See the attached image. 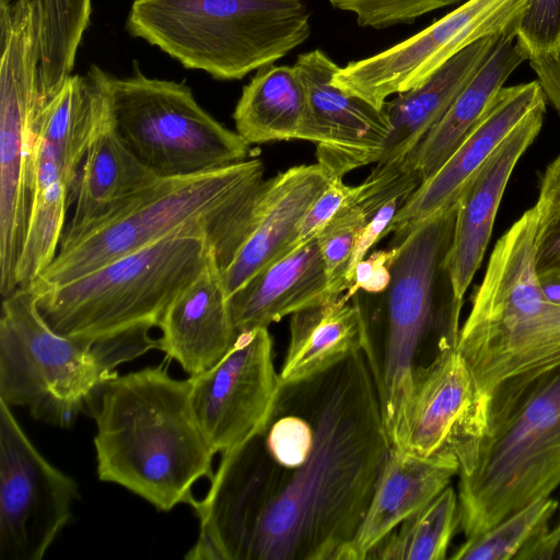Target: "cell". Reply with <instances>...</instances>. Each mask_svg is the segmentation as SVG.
<instances>
[{
	"instance_id": "obj_1",
	"label": "cell",
	"mask_w": 560,
	"mask_h": 560,
	"mask_svg": "<svg viewBox=\"0 0 560 560\" xmlns=\"http://www.w3.org/2000/svg\"><path fill=\"white\" fill-rule=\"evenodd\" d=\"M390 443L364 351L282 385L264 429L221 455L189 560H343Z\"/></svg>"
},
{
	"instance_id": "obj_2",
	"label": "cell",
	"mask_w": 560,
	"mask_h": 560,
	"mask_svg": "<svg viewBox=\"0 0 560 560\" xmlns=\"http://www.w3.org/2000/svg\"><path fill=\"white\" fill-rule=\"evenodd\" d=\"M96 424L97 475L160 511L191 508L194 485L211 480L213 452L196 420L190 380L163 366L116 375L89 406Z\"/></svg>"
},
{
	"instance_id": "obj_3",
	"label": "cell",
	"mask_w": 560,
	"mask_h": 560,
	"mask_svg": "<svg viewBox=\"0 0 560 560\" xmlns=\"http://www.w3.org/2000/svg\"><path fill=\"white\" fill-rule=\"evenodd\" d=\"M457 200L393 238L392 280L375 314L362 310L371 370L385 430L397 440L415 372L456 348L464 300L454 290L446 257ZM361 307V306H360Z\"/></svg>"
},
{
	"instance_id": "obj_4",
	"label": "cell",
	"mask_w": 560,
	"mask_h": 560,
	"mask_svg": "<svg viewBox=\"0 0 560 560\" xmlns=\"http://www.w3.org/2000/svg\"><path fill=\"white\" fill-rule=\"evenodd\" d=\"M264 173L262 162L249 159L203 173L159 177L117 211L61 243L34 283L38 288L68 283L172 235L207 240L223 271L242 242Z\"/></svg>"
},
{
	"instance_id": "obj_5",
	"label": "cell",
	"mask_w": 560,
	"mask_h": 560,
	"mask_svg": "<svg viewBox=\"0 0 560 560\" xmlns=\"http://www.w3.org/2000/svg\"><path fill=\"white\" fill-rule=\"evenodd\" d=\"M458 475L466 538L550 497L560 486V363L493 389L476 460Z\"/></svg>"
},
{
	"instance_id": "obj_6",
	"label": "cell",
	"mask_w": 560,
	"mask_h": 560,
	"mask_svg": "<svg viewBox=\"0 0 560 560\" xmlns=\"http://www.w3.org/2000/svg\"><path fill=\"white\" fill-rule=\"evenodd\" d=\"M535 210L497 241L456 350L488 398L501 383L560 363V305L544 293L534 261Z\"/></svg>"
},
{
	"instance_id": "obj_7",
	"label": "cell",
	"mask_w": 560,
	"mask_h": 560,
	"mask_svg": "<svg viewBox=\"0 0 560 560\" xmlns=\"http://www.w3.org/2000/svg\"><path fill=\"white\" fill-rule=\"evenodd\" d=\"M303 0H133L127 30L187 69L241 80L311 35Z\"/></svg>"
},
{
	"instance_id": "obj_8",
	"label": "cell",
	"mask_w": 560,
	"mask_h": 560,
	"mask_svg": "<svg viewBox=\"0 0 560 560\" xmlns=\"http://www.w3.org/2000/svg\"><path fill=\"white\" fill-rule=\"evenodd\" d=\"M213 254L205 238L172 235L68 283L49 288L34 283L37 307L56 332L91 348L138 328L159 327L170 304Z\"/></svg>"
},
{
	"instance_id": "obj_9",
	"label": "cell",
	"mask_w": 560,
	"mask_h": 560,
	"mask_svg": "<svg viewBox=\"0 0 560 560\" xmlns=\"http://www.w3.org/2000/svg\"><path fill=\"white\" fill-rule=\"evenodd\" d=\"M33 283L3 296L0 316V400L32 417L70 428L105 382L90 346L56 332L37 307Z\"/></svg>"
},
{
	"instance_id": "obj_10",
	"label": "cell",
	"mask_w": 560,
	"mask_h": 560,
	"mask_svg": "<svg viewBox=\"0 0 560 560\" xmlns=\"http://www.w3.org/2000/svg\"><path fill=\"white\" fill-rule=\"evenodd\" d=\"M115 127L159 177L186 176L247 160L250 145L203 109L184 82L103 72Z\"/></svg>"
},
{
	"instance_id": "obj_11",
	"label": "cell",
	"mask_w": 560,
	"mask_h": 560,
	"mask_svg": "<svg viewBox=\"0 0 560 560\" xmlns=\"http://www.w3.org/2000/svg\"><path fill=\"white\" fill-rule=\"evenodd\" d=\"M0 293L5 296L18 288L35 194L39 39L28 4L0 0Z\"/></svg>"
},
{
	"instance_id": "obj_12",
	"label": "cell",
	"mask_w": 560,
	"mask_h": 560,
	"mask_svg": "<svg viewBox=\"0 0 560 560\" xmlns=\"http://www.w3.org/2000/svg\"><path fill=\"white\" fill-rule=\"evenodd\" d=\"M528 0H466L413 36L371 57L339 67L331 83L383 108L415 89L470 44L515 26Z\"/></svg>"
},
{
	"instance_id": "obj_13",
	"label": "cell",
	"mask_w": 560,
	"mask_h": 560,
	"mask_svg": "<svg viewBox=\"0 0 560 560\" xmlns=\"http://www.w3.org/2000/svg\"><path fill=\"white\" fill-rule=\"evenodd\" d=\"M79 499L75 480L37 451L0 400V560H42Z\"/></svg>"
},
{
	"instance_id": "obj_14",
	"label": "cell",
	"mask_w": 560,
	"mask_h": 560,
	"mask_svg": "<svg viewBox=\"0 0 560 560\" xmlns=\"http://www.w3.org/2000/svg\"><path fill=\"white\" fill-rule=\"evenodd\" d=\"M189 380L194 413L213 454L242 446L264 429L281 389L268 328L238 332L215 365Z\"/></svg>"
},
{
	"instance_id": "obj_15",
	"label": "cell",
	"mask_w": 560,
	"mask_h": 560,
	"mask_svg": "<svg viewBox=\"0 0 560 560\" xmlns=\"http://www.w3.org/2000/svg\"><path fill=\"white\" fill-rule=\"evenodd\" d=\"M488 398L456 348L439 353L419 368L395 444L401 452L430 457H456L459 471H468L487 428Z\"/></svg>"
},
{
	"instance_id": "obj_16",
	"label": "cell",
	"mask_w": 560,
	"mask_h": 560,
	"mask_svg": "<svg viewBox=\"0 0 560 560\" xmlns=\"http://www.w3.org/2000/svg\"><path fill=\"white\" fill-rule=\"evenodd\" d=\"M293 66L307 96L301 140L315 144L317 163L339 178L377 163L392 131L385 108L334 85L331 79L340 66L319 48L299 55Z\"/></svg>"
},
{
	"instance_id": "obj_17",
	"label": "cell",
	"mask_w": 560,
	"mask_h": 560,
	"mask_svg": "<svg viewBox=\"0 0 560 560\" xmlns=\"http://www.w3.org/2000/svg\"><path fill=\"white\" fill-rule=\"evenodd\" d=\"M547 100L537 80L503 86L453 154L409 196L392 220L387 235L400 237L436 211L457 200L472 174L509 133Z\"/></svg>"
},
{
	"instance_id": "obj_18",
	"label": "cell",
	"mask_w": 560,
	"mask_h": 560,
	"mask_svg": "<svg viewBox=\"0 0 560 560\" xmlns=\"http://www.w3.org/2000/svg\"><path fill=\"white\" fill-rule=\"evenodd\" d=\"M331 178L316 163L262 180L250 202L242 243L222 271L229 296L289 252L304 214Z\"/></svg>"
},
{
	"instance_id": "obj_19",
	"label": "cell",
	"mask_w": 560,
	"mask_h": 560,
	"mask_svg": "<svg viewBox=\"0 0 560 560\" xmlns=\"http://www.w3.org/2000/svg\"><path fill=\"white\" fill-rule=\"evenodd\" d=\"M546 106L527 115L472 174L457 198V213L446 267L456 295H464L479 269L509 179L539 135Z\"/></svg>"
},
{
	"instance_id": "obj_20",
	"label": "cell",
	"mask_w": 560,
	"mask_h": 560,
	"mask_svg": "<svg viewBox=\"0 0 560 560\" xmlns=\"http://www.w3.org/2000/svg\"><path fill=\"white\" fill-rule=\"evenodd\" d=\"M159 328L158 349L177 361L189 376L211 369L228 353L238 332L214 254L170 304Z\"/></svg>"
},
{
	"instance_id": "obj_21",
	"label": "cell",
	"mask_w": 560,
	"mask_h": 560,
	"mask_svg": "<svg viewBox=\"0 0 560 560\" xmlns=\"http://www.w3.org/2000/svg\"><path fill=\"white\" fill-rule=\"evenodd\" d=\"M458 471L459 464L452 455L420 457L390 447L369 508L343 560L368 559L397 526L450 486Z\"/></svg>"
},
{
	"instance_id": "obj_22",
	"label": "cell",
	"mask_w": 560,
	"mask_h": 560,
	"mask_svg": "<svg viewBox=\"0 0 560 560\" xmlns=\"http://www.w3.org/2000/svg\"><path fill=\"white\" fill-rule=\"evenodd\" d=\"M332 294L317 238L261 269L229 296L237 332L267 327Z\"/></svg>"
},
{
	"instance_id": "obj_23",
	"label": "cell",
	"mask_w": 560,
	"mask_h": 560,
	"mask_svg": "<svg viewBox=\"0 0 560 560\" xmlns=\"http://www.w3.org/2000/svg\"><path fill=\"white\" fill-rule=\"evenodd\" d=\"M158 178L119 136L108 100L80 168L74 211L61 243L117 211Z\"/></svg>"
},
{
	"instance_id": "obj_24",
	"label": "cell",
	"mask_w": 560,
	"mask_h": 560,
	"mask_svg": "<svg viewBox=\"0 0 560 560\" xmlns=\"http://www.w3.org/2000/svg\"><path fill=\"white\" fill-rule=\"evenodd\" d=\"M503 34V33H502ZM502 34L481 38L447 60L419 86L386 101L392 131L376 166H394L418 147L495 48Z\"/></svg>"
},
{
	"instance_id": "obj_25",
	"label": "cell",
	"mask_w": 560,
	"mask_h": 560,
	"mask_svg": "<svg viewBox=\"0 0 560 560\" xmlns=\"http://www.w3.org/2000/svg\"><path fill=\"white\" fill-rule=\"evenodd\" d=\"M103 70L69 74L50 94L39 97L34 113L37 144L55 158L73 203L80 168L93 133L108 107Z\"/></svg>"
},
{
	"instance_id": "obj_26",
	"label": "cell",
	"mask_w": 560,
	"mask_h": 560,
	"mask_svg": "<svg viewBox=\"0 0 560 560\" xmlns=\"http://www.w3.org/2000/svg\"><path fill=\"white\" fill-rule=\"evenodd\" d=\"M366 326L355 296L332 295L291 315L290 339L279 371L281 385L313 378L364 351Z\"/></svg>"
},
{
	"instance_id": "obj_27",
	"label": "cell",
	"mask_w": 560,
	"mask_h": 560,
	"mask_svg": "<svg viewBox=\"0 0 560 560\" xmlns=\"http://www.w3.org/2000/svg\"><path fill=\"white\" fill-rule=\"evenodd\" d=\"M527 55L516 42L515 26L504 32L495 48L462 90L439 122L406 158L421 175L432 177L460 144L509 77Z\"/></svg>"
},
{
	"instance_id": "obj_28",
	"label": "cell",
	"mask_w": 560,
	"mask_h": 560,
	"mask_svg": "<svg viewBox=\"0 0 560 560\" xmlns=\"http://www.w3.org/2000/svg\"><path fill=\"white\" fill-rule=\"evenodd\" d=\"M306 117V91L294 66L257 70L233 112L235 131L249 145L301 140Z\"/></svg>"
},
{
	"instance_id": "obj_29",
	"label": "cell",
	"mask_w": 560,
	"mask_h": 560,
	"mask_svg": "<svg viewBox=\"0 0 560 560\" xmlns=\"http://www.w3.org/2000/svg\"><path fill=\"white\" fill-rule=\"evenodd\" d=\"M72 203L71 190L55 158L37 147L35 194L16 270L18 287L32 285L55 259Z\"/></svg>"
},
{
	"instance_id": "obj_30",
	"label": "cell",
	"mask_w": 560,
	"mask_h": 560,
	"mask_svg": "<svg viewBox=\"0 0 560 560\" xmlns=\"http://www.w3.org/2000/svg\"><path fill=\"white\" fill-rule=\"evenodd\" d=\"M28 4L37 21L39 95L50 94L71 74L78 48L90 23L92 0H18Z\"/></svg>"
},
{
	"instance_id": "obj_31",
	"label": "cell",
	"mask_w": 560,
	"mask_h": 560,
	"mask_svg": "<svg viewBox=\"0 0 560 560\" xmlns=\"http://www.w3.org/2000/svg\"><path fill=\"white\" fill-rule=\"evenodd\" d=\"M458 495L447 486L423 509L405 520L369 555L381 560H443L459 526Z\"/></svg>"
},
{
	"instance_id": "obj_32",
	"label": "cell",
	"mask_w": 560,
	"mask_h": 560,
	"mask_svg": "<svg viewBox=\"0 0 560 560\" xmlns=\"http://www.w3.org/2000/svg\"><path fill=\"white\" fill-rule=\"evenodd\" d=\"M558 501L540 498L499 522L486 532L467 537L450 557L453 560H515L529 542L548 528Z\"/></svg>"
},
{
	"instance_id": "obj_33",
	"label": "cell",
	"mask_w": 560,
	"mask_h": 560,
	"mask_svg": "<svg viewBox=\"0 0 560 560\" xmlns=\"http://www.w3.org/2000/svg\"><path fill=\"white\" fill-rule=\"evenodd\" d=\"M533 208L534 261L540 272L560 266V155L547 165Z\"/></svg>"
},
{
	"instance_id": "obj_34",
	"label": "cell",
	"mask_w": 560,
	"mask_h": 560,
	"mask_svg": "<svg viewBox=\"0 0 560 560\" xmlns=\"http://www.w3.org/2000/svg\"><path fill=\"white\" fill-rule=\"evenodd\" d=\"M466 0H329L332 8L355 16L362 27L375 30L411 24L420 16Z\"/></svg>"
},
{
	"instance_id": "obj_35",
	"label": "cell",
	"mask_w": 560,
	"mask_h": 560,
	"mask_svg": "<svg viewBox=\"0 0 560 560\" xmlns=\"http://www.w3.org/2000/svg\"><path fill=\"white\" fill-rule=\"evenodd\" d=\"M516 42L532 58L560 50V0H528L515 25Z\"/></svg>"
},
{
	"instance_id": "obj_36",
	"label": "cell",
	"mask_w": 560,
	"mask_h": 560,
	"mask_svg": "<svg viewBox=\"0 0 560 560\" xmlns=\"http://www.w3.org/2000/svg\"><path fill=\"white\" fill-rule=\"evenodd\" d=\"M359 190L360 185L349 186L342 182V178L332 177L304 214L298 228L296 237L288 253L315 238L337 212L357 197Z\"/></svg>"
},
{
	"instance_id": "obj_37",
	"label": "cell",
	"mask_w": 560,
	"mask_h": 560,
	"mask_svg": "<svg viewBox=\"0 0 560 560\" xmlns=\"http://www.w3.org/2000/svg\"><path fill=\"white\" fill-rule=\"evenodd\" d=\"M417 188H408L397 192L387 199L371 217L365 228L358 236L353 252L347 268L345 288L346 291L352 283L353 271L359 261L366 257L369 250L384 236L397 211L404 206L409 196Z\"/></svg>"
},
{
	"instance_id": "obj_38",
	"label": "cell",
	"mask_w": 560,
	"mask_h": 560,
	"mask_svg": "<svg viewBox=\"0 0 560 560\" xmlns=\"http://www.w3.org/2000/svg\"><path fill=\"white\" fill-rule=\"evenodd\" d=\"M395 256V247L373 252L359 261L354 268L352 283L343 293L349 301L359 292L376 295L385 292L392 280L390 264Z\"/></svg>"
},
{
	"instance_id": "obj_39",
	"label": "cell",
	"mask_w": 560,
	"mask_h": 560,
	"mask_svg": "<svg viewBox=\"0 0 560 560\" xmlns=\"http://www.w3.org/2000/svg\"><path fill=\"white\" fill-rule=\"evenodd\" d=\"M528 61L546 100L560 115V50L553 55L532 58Z\"/></svg>"
},
{
	"instance_id": "obj_40",
	"label": "cell",
	"mask_w": 560,
	"mask_h": 560,
	"mask_svg": "<svg viewBox=\"0 0 560 560\" xmlns=\"http://www.w3.org/2000/svg\"><path fill=\"white\" fill-rule=\"evenodd\" d=\"M560 541V516L555 526L550 527L536 540L526 545L515 560H549L553 559Z\"/></svg>"
},
{
	"instance_id": "obj_41",
	"label": "cell",
	"mask_w": 560,
	"mask_h": 560,
	"mask_svg": "<svg viewBox=\"0 0 560 560\" xmlns=\"http://www.w3.org/2000/svg\"><path fill=\"white\" fill-rule=\"evenodd\" d=\"M537 278L545 295L560 305V267L537 272Z\"/></svg>"
},
{
	"instance_id": "obj_42",
	"label": "cell",
	"mask_w": 560,
	"mask_h": 560,
	"mask_svg": "<svg viewBox=\"0 0 560 560\" xmlns=\"http://www.w3.org/2000/svg\"><path fill=\"white\" fill-rule=\"evenodd\" d=\"M553 559H560V541H559V544L557 546V549L555 551Z\"/></svg>"
}]
</instances>
